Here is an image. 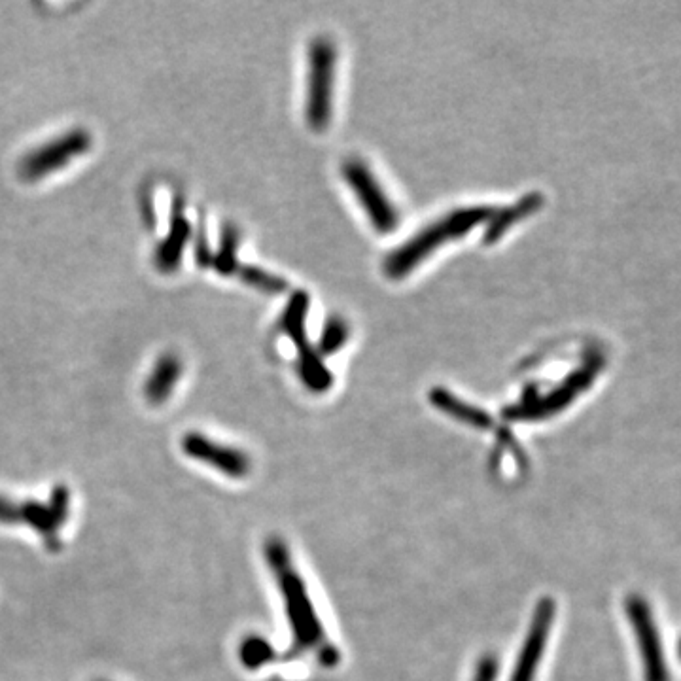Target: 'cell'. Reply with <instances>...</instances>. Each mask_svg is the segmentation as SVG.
Returning a JSON list of instances; mask_svg holds the SVG:
<instances>
[{"mask_svg":"<svg viewBox=\"0 0 681 681\" xmlns=\"http://www.w3.org/2000/svg\"><path fill=\"white\" fill-rule=\"evenodd\" d=\"M494 209L490 207H464L456 209L430 226L422 227L419 233H415L411 239H407L402 246L392 250L385 260V273L388 279L400 280L420 263L428 260L437 248L447 245L449 241H456L470 233L473 227L490 220Z\"/></svg>","mask_w":681,"mask_h":681,"instance_id":"6da1fadb","label":"cell"},{"mask_svg":"<svg viewBox=\"0 0 681 681\" xmlns=\"http://www.w3.org/2000/svg\"><path fill=\"white\" fill-rule=\"evenodd\" d=\"M265 557L269 566L275 570L279 579L280 593L286 602V613L290 617V625L294 632V644L288 657H296L305 653L307 649H328L326 634L316 617L313 602L307 594L305 583L297 576L296 570L290 564L288 551L279 538H271L265 543Z\"/></svg>","mask_w":681,"mask_h":681,"instance_id":"7a4b0ae2","label":"cell"},{"mask_svg":"<svg viewBox=\"0 0 681 681\" xmlns=\"http://www.w3.org/2000/svg\"><path fill=\"white\" fill-rule=\"evenodd\" d=\"M337 50L330 38H315L309 48L305 118L313 131H324L332 120Z\"/></svg>","mask_w":681,"mask_h":681,"instance_id":"3957f363","label":"cell"},{"mask_svg":"<svg viewBox=\"0 0 681 681\" xmlns=\"http://www.w3.org/2000/svg\"><path fill=\"white\" fill-rule=\"evenodd\" d=\"M341 175L375 231L390 233L398 227L400 212L364 159H345L341 165Z\"/></svg>","mask_w":681,"mask_h":681,"instance_id":"277c9868","label":"cell"},{"mask_svg":"<svg viewBox=\"0 0 681 681\" xmlns=\"http://www.w3.org/2000/svg\"><path fill=\"white\" fill-rule=\"evenodd\" d=\"M627 615L640 647L646 681H670V670L664 659L661 634L655 623V615L644 596L630 594L627 598Z\"/></svg>","mask_w":681,"mask_h":681,"instance_id":"5b68a950","label":"cell"},{"mask_svg":"<svg viewBox=\"0 0 681 681\" xmlns=\"http://www.w3.org/2000/svg\"><path fill=\"white\" fill-rule=\"evenodd\" d=\"M91 135L86 129H70L61 137L50 140L29 152L19 163V175L25 180H38L65 169L72 159L86 154L91 146Z\"/></svg>","mask_w":681,"mask_h":681,"instance_id":"8992f818","label":"cell"},{"mask_svg":"<svg viewBox=\"0 0 681 681\" xmlns=\"http://www.w3.org/2000/svg\"><path fill=\"white\" fill-rule=\"evenodd\" d=\"M555 619V602L551 598H542L536 606L530 629L526 634L521 655L515 664V670L509 681H534L538 666L543 657V649L547 646L549 634Z\"/></svg>","mask_w":681,"mask_h":681,"instance_id":"52a82bcc","label":"cell"},{"mask_svg":"<svg viewBox=\"0 0 681 681\" xmlns=\"http://www.w3.org/2000/svg\"><path fill=\"white\" fill-rule=\"evenodd\" d=\"M182 449L190 458L201 460L233 479H243L250 473V458L243 451L216 443L203 434L190 432L182 439Z\"/></svg>","mask_w":681,"mask_h":681,"instance_id":"ba28073f","label":"cell"},{"mask_svg":"<svg viewBox=\"0 0 681 681\" xmlns=\"http://www.w3.org/2000/svg\"><path fill=\"white\" fill-rule=\"evenodd\" d=\"M190 237H192V226L184 214V203L178 199L173 216H171L169 233L156 248V265L163 273H173L175 269H178Z\"/></svg>","mask_w":681,"mask_h":681,"instance_id":"9c48e42d","label":"cell"},{"mask_svg":"<svg viewBox=\"0 0 681 681\" xmlns=\"http://www.w3.org/2000/svg\"><path fill=\"white\" fill-rule=\"evenodd\" d=\"M182 371H184V366H182L180 358L173 354V352H167V354L159 356L156 366L152 369V373L148 375V381L144 385L146 400L152 403V405L167 402L171 398L173 390H175Z\"/></svg>","mask_w":681,"mask_h":681,"instance_id":"30bf717a","label":"cell"},{"mask_svg":"<svg viewBox=\"0 0 681 681\" xmlns=\"http://www.w3.org/2000/svg\"><path fill=\"white\" fill-rule=\"evenodd\" d=\"M430 402L436 405L437 409L449 417H453L458 422H464L466 426H472L477 430H489L492 428V417L489 413L473 407L470 403L458 400L453 394H449L443 388H434L430 394Z\"/></svg>","mask_w":681,"mask_h":681,"instance_id":"8fae6325","label":"cell"},{"mask_svg":"<svg viewBox=\"0 0 681 681\" xmlns=\"http://www.w3.org/2000/svg\"><path fill=\"white\" fill-rule=\"evenodd\" d=\"M538 205H540L538 195H524L521 201L513 203L511 207L500 210V212L494 210V214L490 216V227L487 231V237H485L487 243H494L498 237H502L506 233L509 227L521 222L526 216H530L532 210L536 209Z\"/></svg>","mask_w":681,"mask_h":681,"instance_id":"7c38bea8","label":"cell"},{"mask_svg":"<svg viewBox=\"0 0 681 681\" xmlns=\"http://www.w3.org/2000/svg\"><path fill=\"white\" fill-rule=\"evenodd\" d=\"M21 509V523H27L33 526L38 534L44 536V540L48 543V547L57 551L59 549V540L55 536L57 532V524L53 523L50 509L36 500H27L23 504H19Z\"/></svg>","mask_w":681,"mask_h":681,"instance_id":"4fadbf2b","label":"cell"},{"mask_svg":"<svg viewBox=\"0 0 681 681\" xmlns=\"http://www.w3.org/2000/svg\"><path fill=\"white\" fill-rule=\"evenodd\" d=\"M275 649L260 636H248L239 647V659L248 670L262 668L263 664L273 661Z\"/></svg>","mask_w":681,"mask_h":681,"instance_id":"5bb4252c","label":"cell"},{"mask_svg":"<svg viewBox=\"0 0 681 681\" xmlns=\"http://www.w3.org/2000/svg\"><path fill=\"white\" fill-rule=\"evenodd\" d=\"M237 248H239V231L233 226H226L220 250L212 258L210 265H214V269L220 275H231L237 267Z\"/></svg>","mask_w":681,"mask_h":681,"instance_id":"9a60e30c","label":"cell"},{"mask_svg":"<svg viewBox=\"0 0 681 681\" xmlns=\"http://www.w3.org/2000/svg\"><path fill=\"white\" fill-rule=\"evenodd\" d=\"M241 279L245 280L246 284H250V286H254L262 292H269V294H280L286 288L284 280L275 277V275H269L267 271L258 269V267H243Z\"/></svg>","mask_w":681,"mask_h":681,"instance_id":"2e32d148","label":"cell"},{"mask_svg":"<svg viewBox=\"0 0 681 681\" xmlns=\"http://www.w3.org/2000/svg\"><path fill=\"white\" fill-rule=\"evenodd\" d=\"M347 339H349V328H347V324H345L341 318L330 320L328 326H326V330L322 333L320 350H322L324 354H332L335 350H339V347H343Z\"/></svg>","mask_w":681,"mask_h":681,"instance_id":"e0dca14e","label":"cell"},{"mask_svg":"<svg viewBox=\"0 0 681 681\" xmlns=\"http://www.w3.org/2000/svg\"><path fill=\"white\" fill-rule=\"evenodd\" d=\"M69 506V489H67L65 485H57V487L52 490L50 504H48V509H50V515H52L53 523L57 524V526L65 524V521H67V515H69Z\"/></svg>","mask_w":681,"mask_h":681,"instance_id":"ac0fdd59","label":"cell"},{"mask_svg":"<svg viewBox=\"0 0 681 681\" xmlns=\"http://www.w3.org/2000/svg\"><path fill=\"white\" fill-rule=\"evenodd\" d=\"M498 676V659L494 655H485L475 670L473 681H496Z\"/></svg>","mask_w":681,"mask_h":681,"instance_id":"d6986e66","label":"cell"},{"mask_svg":"<svg viewBox=\"0 0 681 681\" xmlns=\"http://www.w3.org/2000/svg\"><path fill=\"white\" fill-rule=\"evenodd\" d=\"M0 523H21V509H19L16 502H12V500L6 498V496H0Z\"/></svg>","mask_w":681,"mask_h":681,"instance_id":"ffe728a7","label":"cell"},{"mask_svg":"<svg viewBox=\"0 0 681 681\" xmlns=\"http://www.w3.org/2000/svg\"><path fill=\"white\" fill-rule=\"evenodd\" d=\"M678 657H680V659H681V640H680V644H678Z\"/></svg>","mask_w":681,"mask_h":681,"instance_id":"44dd1931","label":"cell"}]
</instances>
